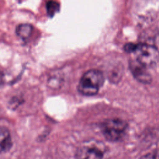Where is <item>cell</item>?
<instances>
[{"instance_id": "1", "label": "cell", "mask_w": 159, "mask_h": 159, "mask_svg": "<svg viewBox=\"0 0 159 159\" xmlns=\"http://www.w3.org/2000/svg\"><path fill=\"white\" fill-rule=\"evenodd\" d=\"M104 81V76L100 71L90 70L84 73L81 78L78 89L83 95L93 96L98 92Z\"/></svg>"}, {"instance_id": "2", "label": "cell", "mask_w": 159, "mask_h": 159, "mask_svg": "<svg viewBox=\"0 0 159 159\" xmlns=\"http://www.w3.org/2000/svg\"><path fill=\"white\" fill-rule=\"evenodd\" d=\"M106 148L105 145L96 140L83 142L76 151V159H102Z\"/></svg>"}, {"instance_id": "3", "label": "cell", "mask_w": 159, "mask_h": 159, "mask_svg": "<svg viewBox=\"0 0 159 159\" xmlns=\"http://www.w3.org/2000/svg\"><path fill=\"white\" fill-rule=\"evenodd\" d=\"M133 52L136 61L147 68L155 66L159 61V51L154 46L148 44H137Z\"/></svg>"}, {"instance_id": "4", "label": "cell", "mask_w": 159, "mask_h": 159, "mask_svg": "<svg viewBox=\"0 0 159 159\" xmlns=\"http://www.w3.org/2000/svg\"><path fill=\"white\" fill-rule=\"evenodd\" d=\"M127 128V123L118 119L106 120L101 125V130L105 138L112 142L120 140L124 136Z\"/></svg>"}, {"instance_id": "5", "label": "cell", "mask_w": 159, "mask_h": 159, "mask_svg": "<svg viewBox=\"0 0 159 159\" xmlns=\"http://www.w3.org/2000/svg\"><path fill=\"white\" fill-rule=\"evenodd\" d=\"M130 69L132 75L137 81L145 84L150 83L152 78L146 67L135 61L130 63Z\"/></svg>"}, {"instance_id": "6", "label": "cell", "mask_w": 159, "mask_h": 159, "mask_svg": "<svg viewBox=\"0 0 159 159\" xmlns=\"http://www.w3.org/2000/svg\"><path fill=\"white\" fill-rule=\"evenodd\" d=\"M12 146V140L9 130L0 126V153L7 152Z\"/></svg>"}, {"instance_id": "7", "label": "cell", "mask_w": 159, "mask_h": 159, "mask_svg": "<svg viewBox=\"0 0 159 159\" xmlns=\"http://www.w3.org/2000/svg\"><path fill=\"white\" fill-rule=\"evenodd\" d=\"M33 32V27L30 24H20L16 29L17 35L22 40H26L30 37Z\"/></svg>"}, {"instance_id": "8", "label": "cell", "mask_w": 159, "mask_h": 159, "mask_svg": "<svg viewBox=\"0 0 159 159\" xmlns=\"http://www.w3.org/2000/svg\"><path fill=\"white\" fill-rule=\"evenodd\" d=\"M46 9L47 14L49 17H53L60 9L59 4L53 0L48 1L46 4Z\"/></svg>"}, {"instance_id": "9", "label": "cell", "mask_w": 159, "mask_h": 159, "mask_svg": "<svg viewBox=\"0 0 159 159\" xmlns=\"http://www.w3.org/2000/svg\"><path fill=\"white\" fill-rule=\"evenodd\" d=\"M140 159H159V152H152L142 156Z\"/></svg>"}, {"instance_id": "10", "label": "cell", "mask_w": 159, "mask_h": 159, "mask_svg": "<svg viewBox=\"0 0 159 159\" xmlns=\"http://www.w3.org/2000/svg\"><path fill=\"white\" fill-rule=\"evenodd\" d=\"M2 81H3V76H2V73L0 72V86L2 83Z\"/></svg>"}, {"instance_id": "11", "label": "cell", "mask_w": 159, "mask_h": 159, "mask_svg": "<svg viewBox=\"0 0 159 159\" xmlns=\"http://www.w3.org/2000/svg\"><path fill=\"white\" fill-rule=\"evenodd\" d=\"M158 41H159V32L158 34Z\"/></svg>"}]
</instances>
